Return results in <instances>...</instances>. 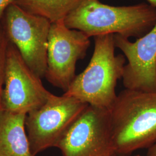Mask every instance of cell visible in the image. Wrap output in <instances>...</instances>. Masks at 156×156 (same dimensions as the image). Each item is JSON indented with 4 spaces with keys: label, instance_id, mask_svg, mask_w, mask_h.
<instances>
[{
    "label": "cell",
    "instance_id": "obj_1",
    "mask_svg": "<svg viewBox=\"0 0 156 156\" xmlns=\"http://www.w3.org/2000/svg\"><path fill=\"white\" fill-rule=\"evenodd\" d=\"M68 28L77 30L89 37L119 34L140 38L156 24V8L147 4L113 6L98 0H83L64 20Z\"/></svg>",
    "mask_w": 156,
    "mask_h": 156
},
{
    "label": "cell",
    "instance_id": "obj_2",
    "mask_svg": "<svg viewBox=\"0 0 156 156\" xmlns=\"http://www.w3.org/2000/svg\"><path fill=\"white\" fill-rule=\"evenodd\" d=\"M110 113L115 153L128 156L156 144V92L126 89L117 95Z\"/></svg>",
    "mask_w": 156,
    "mask_h": 156
},
{
    "label": "cell",
    "instance_id": "obj_3",
    "mask_svg": "<svg viewBox=\"0 0 156 156\" xmlns=\"http://www.w3.org/2000/svg\"><path fill=\"white\" fill-rule=\"evenodd\" d=\"M89 64L73 80L64 95L109 110L117 98L116 87L123 78L125 57L115 54L114 34L95 36Z\"/></svg>",
    "mask_w": 156,
    "mask_h": 156
},
{
    "label": "cell",
    "instance_id": "obj_4",
    "mask_svg": "<svg viewBox=\"0 0 156 156\" xmlns=\"http://www.w3.org/2000/svg\"><path fill=\"white\" fill-rule=\"evenodd\" d=\"M88 105L73 97L51 93L42 106L28 113L26 129L33 155L56 147Z\"/></svg>",
    "mask_w": 156,
    "mask_h": 156
},
{
    "label": "cell",
    "instance_id": "obj_5",
    "mask_svg": "<svg viewBox=\"0 0 156 156\" xmlns=\"http://www.w3.org/2000/svg\"><path fill=\"white\" fill-rule=\"evenodd\" d=\"M1 22L8 41L16 46L28 67L40 78L45 77L50 21L13 3Z\"/></svg>",
    "mask_w": 156,
    "mask_h": 156
},
{
    "label": "cell",
    "instance_id": "obj_6",
    "mask_svg": "<svg viewBox=\"0 0 156 156\" xmlns=\"http://www.w3.org/2000/svg\"><path fill=\"white\" fill-rule=\"evenodd\" d=\"M62 156H113L109 111L88 105L56 145Z\"/></svg>",
    "mask_w": 156,
    "mask_h": 156
},
{
    "label": "cell",
    "instance_id": "obj_7",
    "mask_svg": "<svg viewBox=\"0 0 156 156\" xmlns=\"http://www.w3.org/2000/svg\"><path fill=\"white\" fill-rule=\"evenodd\" d=\"M51 93L9 41L6 58L2 110L27 115L42 106Z\"/></svg>",
    "mask_w": 156,
    "mask_h": 156
},
{
    "label": "cell",
    "instance_id": "obj_8",
    "mask_svg": "<svg viewBox=\"0 0 156 156\" xmlns=\"http://www.w3.org/2000/svg\"><path fill=\"white\" fill-rule=\"evenodd\" d=\"M90 45L88 36L68 28L64 20L51 23L45 76L48 81L66 92L76 76V62L85 57Z\"/></svg>",
    "mask_w": 156,
    "mask_h": 156
},
{
    "label": "cell",
    "instance_id": "obj_9",
    "mask_svg": "<svg viewBox=\"0 0 156 156\" xmlns=\"http://www.w3.org/2000/svg\"><path fill=\"white\" fill-rule=\"evenodd\" d=\"M116 48L128 60L124 67L123 85L126 89L156 92V24L151 31L135 42L114 34Z\"/></svg>",
    "mask_w": 156,
    "mask_h": 156
},
{
    "label": "cell",
    "instance_id": "obj_10",
    "mask_svg": "<svg viewBox=\"0 0 156 156\" xmlns=\"http://www.w3.org/2000/svg\"><path fill=\"white\" fill-rule=\"evenodd\" d=\"M26 115L0 113V156H34L26 129Z\"/></svg>",
    "mask_w": 156,
    "mask_h": 156
},
{
    "label": "cell",
    "instance_id": "obj_11",
    "mask_svg": "<svg viewBox=\"0 0 156 156\" xmlns=\"http://www.w3.org/2000/svg\"><path fill=\"white\" fill-rule=\"evenodd\" d=\"M83 0H14L13 4L51 23L64 20Z\"/></svg>",
    "mask_w": 156,
    "mask_h": 156
},
{
    "label": "cell",
    "instance_id": "obj_12",
    "mask_svg": "<svg viewBox=\"0 0 156 156\" xmlns=\"http://www.w3.org/2000/svg\"><path fill=\"white\" fill-rule=\"evenodd\" d=\"M9 41L0 20V113L2 111V100L4 86L6 58Z\"/></svg>",
    "mask_w": 156,
    "mask_h": 156
},
{
    "label": "cell",
    "instance_id": "obj_13",
    "mask_svg": "<svg viewBox=\"0 0 156 156\" xmlns=\"http://www.w3.org/2000/svg\"><path fill=\"white\" fill-rule=\"evenodd\" d=\"M14 0H0V20L4 16L6 9L13 4Z\"/></svg>",
    "mask_w": 156,
    "mask_h": 156
},
{
    "label": "cell",
    "instance_id": "obj_14",
    "mask_svg": "<svg viewBox=\"0 0 156 156\" xmlns=\"http://www.w3.org/2000/svg\"><path fill=\"white\" fill-rule=\"evenodd\" d=\"M146 156H156V144L148 149Z\"/></svg>",
    "mask_w": 156,
    "mask_h": 156
},
{
    "label": "cell",
    "instance_id": "obj_15",
    "mask_svg": "<svg viewBox=\"0 0 156 156\" xmlns=\"http://www.w3.org/2000/svg\"><path fill=\"white\" fill-rule=\"evenodd\" d=\"M147 1L149 2L150 5L155 7L156 8V0H147Z\"/></svg>",
    "mask_w": 156,
    "mask_h": 156
},
{
    "label": "cell",
    "instance_id": "obj_16",
    "mask_svg": "<svg viewBox=\"0 0 156 156\" xmlns=\"http://www.w3.org/2000/svg\"><path fill=\"white\" fill-rule=\"evenodd\" d=\"M113 156H119V155H117V154H114V155H113Z\"/></svg>",
    "mask_w": 156,
    "mask_h": 156
},
{
    "label": "cell",
    "instance_id": "obj_17",
    "mask_svg": "<svg viewBox=\"0 0 156 156\" xmlns=\"http://www.w3.org/2000/svg\"><path fill=\"white\" fill-rule=\"evenodd\" d=\"M140 156V155H139V154H138V155H135V156Z\"/></svg>",
    "mask_w": 156,
    "mask_h": 156
}]
</instances>
